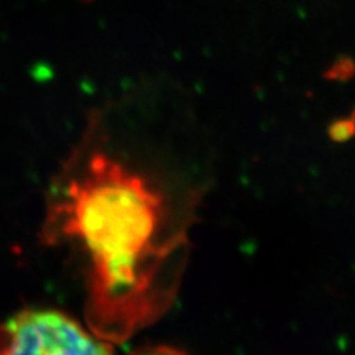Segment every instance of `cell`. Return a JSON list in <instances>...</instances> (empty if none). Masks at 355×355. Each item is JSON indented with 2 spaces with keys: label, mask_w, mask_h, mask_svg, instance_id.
I'll list each match as a JSON object with an SVG mask.
<instances>
[{
  "label": "cell",
  "mask_w": 355,
  "mask_h": 355,
  "mask_svg": "<svg viewBox=\"0 0 355 355\" xmlns=\"http://www.w3.org/2000/svg\"><path fill=\"white\" fill-rule=\"evenodd\" d=\"M44 237L78 243L87 259V322L101 339L122 343L171 304L184 229L165 196L107 152L68 171L51 196Z\"/></svg>",
  "instance_id": "cell-1"
},
{
  "label": "cell",
  "mask_w": 355,
  "mask_h": 355,
  "mask_svg": "<svg viewBox=\"0 0 355 355\" xmlns=\"http://www.w3.org/2000/svg\"><path fill=\"white\" fill-rule=\"evenodd\" d=\"M0 355H114V347L61 311L24 309L0 324Z\"/></svg>",
  "instance_id": "cell-2"
},
{
  "label": "cell",
  "mask_w": 355,
  "mask_h": 355,
  "mask_svg": "<svg viewBox=\"0 0 355 355\" xmlns=\"http://www.w3.org/2000/svg\"><path fill=\"white\" fill-rule=\"evenodd\" d=\"M133 355H186V354L173 347H148V349H141Z\"/></svg>",
  "instance_id": "cell-3"
}]
</instances>
